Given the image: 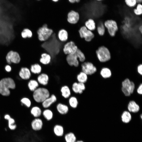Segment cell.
<instances>
[{
    "mask_svg": "<svg viewBox=\"0 0 142 142\" xmlns=\"http://www.w3.org/2000/svg\"><path fill=\"white\" fill-rule=\"evenodd\" d=\"M66 60L68 64L70 66L77 67L79 65V62L78 58L75 53L67 55Z\"/></svg>",
    "mask_w": 142,
    "mask_h": 142,
    "instance_id": "7c38bea8",
    "label": "cell"
},
{
    "mask_svg": "<svg viewBox=\"0 0 142 142\" xmlns=\"http://www.w3.org/2000/svg\"><path fill=\"white\" fill-rule=\"evenodd\" d=\"M80 14L78 11L74 9L69 10L67 14V21L69 23L75 24L79 21Z\"/></svg>",
    "mask_w": 142,
    "mask_h": 142,
    "instance_id": "30bf717a",
    "label": "cell"
},
{
    "mask_svg": "<svg viewBox=\"0 0 142 142\" xmlns=\"http://www.w3.org/2000/svg\"><path fill=\"white\" fill-rule=\"evenodd\" d=\"M16 87L14 80L10 77L3 78L0 80V94L8 96L10 94V89H14Z\"/></svg>",
    "mask_w": 142,
    "mask_h": 142,
    "instance_id": "7a4b0ae2",
    "label": "cell"
},
{
    "mask_svg": "<svg viewBox=\"0 0 142 142\" xmlns=\"http://www.w3.org/2000/svg\"><path fill=\"white\" fill-rule=\"evenodd\" d=\"M124 2L128 7L131 8H134L138 3L136 0H124Z\"/></svg>",
    "mask_w": 142,
    "mask_h": 142,
    "instance_id": "8d00e7d4",
    "label": "cell"
},
{
    "mask_svg": "<svg viewBox=\"0 0 142 142\" xmlns=\"http://www.w3.org/2000/svg\"><path fill=\"white\" fill-rule=\"evenodd\" d=\"M104 24L110 35L112 37L115 36L118 29L116 22L112 19H108L104 22Z\"/></svg>",
    "mask_w": 142,
    "mask_h": 142,
    "instance_id": "8992f818",
    "label": "cell"
},
{
    "mask_svg": "<svg viewBox=\"0 0 142 142\" xmlns=\"http://www.w3.org/2000/svg\"><path fill=\"white\" fill-rule=\"evenodd\" d=\"M53 2L55 3H56L58 2L60 0H51Z\"/></svg>",
    "mask_w": 142,
    "mask_h": 142,
    "instance_id": "f907efd6",
    "label": "cell"
},
{
    "mask_svg": "<svg viewBox=\"0 0 142 142\" xmlns=\"http://www.w3.org/2000/svg\"><path fill=\"white\" fill-rule=\"evenodd\" d=\"M76 78L77 82L85 83L88 80V75L81 71L77 74Z\"/></svg>",
    "mask_w": 142,
    "mask_h": 142,
    "instance_id": "f1b7e54d",
    "label": "cell"
},
{
    "mask_svg": "<svg viewBox=\"0 0 142 142\" xmlns=\"http://www.w3.org/2000/svg\"><path fill=\"white\" fill-rule=\"evenodd\" d=\"M140 117H141V118L142 119V115L141 114V115H140Z\"/></svg>",
    "mask_w": 142,
    "mask_h": 142,
    "instance_id": "9f6ffc18",
    "label": "cell"
},
{
    "mask_svg": "<svg viewBox=\"0 0 142 142\" xmlns=\"http://www.w3.org/2000/svg\"><path fill=\"white\" fill-rule=\"evenodd\" d=\"M67 42L60 41L58 38V35L53 32L48 40L43 42L41 46L47 53L50 55L52 58L59 53Z\"/></svg>",
    "mask_w": 142,
    "mask_h": 142,
    "instance_id": "6da1fadb",
    "label": "cell"
},
{
    "mask_svg": "<svg viewBox=\"0 0 142 142\" xmlns=\"http://www.w3.org/2000/svg\"><path fill=\"white\" fill-rule=\"evenodd\" d=\"M57 111L60 114L65 115L67 114L69 112V109L68 106L64 104L59 103L56 106Z\"/></svg>",
    "mask_w": 142,
    "mask_h": 142,
    "instance_id": "e0dca14e",
    "label": "cell"
},
{
    "mask_svg": "<svg viewBox=\"0 0 142 142\" xmlns=\"http://www.w3.org/2000/svg\"><path fill=\"white\" fill-rule=\"evenodd\" d=\"M78 49L74 42L70 41L67 42L64 45L63 51L66 55L74 54Z\"/></svg>",
    "mask_w": 142,
    "mask_h": 142,
    "instance_id": "8fae6325",
    "label": "cell"
},
{
    "mask_svg": "<svg viewBox=\"0 0 142 142\" xmlns=\"http://www.w3.org/2000/svg\"><path fill=\"white\" fill-rule=\"evenodd\" d=\"M128 111L130 113H136L140 110L139 105L134 101H130L127 105Z\"/></svg>",
    "mask_w": 142,
    "mask_h": 142,
    "instance_id": "ac0fdd59",
    "label": "cell"
},
{
    "mask_svg": "<svg viewBox=\"0 0 142 142\" xmlns=\"http://www.w3.org/2000/svg\"><path fill=\"white\" fill-rule=\"evenodd\" d=\"M5 70L8 72H10L12 70V67L9 64L6 65L4 67Z\"/></svg>",
    "mask_w": 142,
    "mask_h": 142,
    "instance_id": "f6af8a7d",
    "label": "cell"
},
{
    "mask_svg": "<svg viewBox=\"0 0 142 142\" xmlns=\"http://www.w3.org/2000/svg\"><path fill=\"white\" fill-rule=\"evenodd\" d=\"M58 38L61 42H67L68 38V34L67 31L64 29H60L58 33Z\"/></svg>",
    "mask_w": 142,
    "mask_h": 142,
    "instance_id": "d4e9b609",
    "label": "cell"
},
{
    "mask_svg": "<svg viewBox=\"0 0 142 142\" xmlns=\"http://www.w3.org/2000/svg\"><path fill=\"white\" fill-rule=\"evenodd\" d=\"M50 95L49 90L47 88L44 87H38L33 92V97L36 102L42 103Z\"/></svg>",
    "mask_w": 142,
    "mask_h": 142,
    "instance_id": "3957f363",
    "label": "cell"
},
{
    "mask_svg": "<svg viewBox=\"0 0 142 142\" xmlns=\"http://www.w3.org/2000/svg\"><path fill=\"white\" fill-rule=\"evenodd\" d=\"M78 83L80 90V91L79 92V94H81L83 93V91L85 89V83Z\"/></svg>",
    "mask_w": 142,
    "mask_h": 142,
    "instance_id": "b9f144b4",
    "label": "cell"
},
{
    "mask_svg": "<svg viewBox=\"0 0 142 142\" xmlns=\"http://www.w3.org/2000/svg\"><path fill=\"white\" fill-rule=\"evenodd\" d=\"M138 29L140 32L141 34L142 33V26L141 25L138 28Z\"/></svg>",
    "mask_w": 142,
    "mask_h": 142,
    "instance_id": "681fc988",
    "label": "cell"
},
{
    "mask_svg": "<svg viewBox=\"0 0 142 142\" xmlns=\"http://www.w3.org/2000/svg\"><path fill=\"white\" fill-rule=\"evenodd\" d=\"M81 71L88 75L94 74L97 71V68L93 64L90 62L85 61L80 63Z\"/></svg>",
    "mask_w": 142,
    "mask_h": 142,
    "instance_id": "52a82bcc",
    "label": "cell"
},
{
    "mask_svg": "<svg viewBox=\"0 0 142 142\" xmlns=\"http://www.w3.org/2000/svg\"><path fill=\"white\" fill-rule=\"evenodd\" d=\"M53 131L55 135L58 137H62L64 135V129L60 125H55L53 128Z\"/></svg>",
    "mask_w": 142,
    "mask_h": 142,
    "instance_id": "603a6c76",
    "label": "cell"
},
{
    "mask_svg": "<svg viewBox=\"0 0 142 142\" xmlns=\"http://www.w3.org/2000/svg\"><path fill=\"white\" fill-rule=\"evenodd\" d=\"M75 53L77 56L80 62L83 63L85 61V55L80 49H78Z\"/></svg>",
    "mask_w": 142,
    "mask_h": 142,
    "instance_id": "d590c367",
    "label": "cell"
},
{
    "mask_svg": "<svg viewBox=\"0 0 142 142\" xmlns=\"http://www.w3.org/2000/svg\"><path fill=\"white\" fill-rule=\"evenodd\" d=\"M36 0L37 1H41V0Z\"/></svg>",
    "mask_w": 142,
    "mask_h": 142,
    "instance_id": "6f0895ef",
    "label": "cell"
},
{
    "mask_svg": "<svg viewBox=\"0 0 142 142\" xmlns=\"http://www.w3.org/2000/svg\"><path fill=\"white\" fill-rule=\"evenodd\" d=\"M81 0H68V2L71 4H74L75 3H79Z\"/></svg>",
    "mask_w": 142,
    "mask_h": 142,
    "instance_id": "c3c4849f",
    "label": "cell"
},
{
    "mask_svg": "<svg viewBox=\"0 0 142 142\" xmlns=\"http://www.w3.org/2000/svg\"><path fill=\"white\" fill-rule=\"evenodd\" d=\"M101 77L104 79L110 78L112 75V72L110 69L108 68L104 67L102 68L100 72Z\"/></svg>",
    "mask_w": 142,
    "mask_h": 142,
    "instance_id": "4316f807",
    "label": "cell"
},
{
    "mask_svg": "<svg viewBox=\"0 0 142 142\" xmlns=\"http://www.w3.org/2000/svg\"><path fill=\"white\" fill-rule=\"evenodd\" d=\"M51 57L50 55L47 53H43L41 55V58L39 59V62L43 65H47L50 63Z\"/></svg>",
    "mask_w": 142,
    "mask_h": 142,
    "instance_id": "ffe728a7",
    "label": "cell"
},
{
    "mask_svg": "<svg viewBox=\"0 0 142 142\" xmlns=\"http://www.w3.org/2000/svg\"><path fill=\"white\" fill-rule=\"evenodd\" d=\"M121 118L123 122L125 123H129L132 118L131 113L128 111H124L121 114Z\"/></svg>",
    "mask_w": 142,
    "mask_h": 142,
    "instance_id": "83f0119b",
    "label": "cell"
},
{
    "mask_svg": "<svg viewBox=\"0 0 142 142\" xmlns=\"http://www.w3.org/2000/svg\"><path fill=\"white\" fill-rule=\"evenodd\" d=\"M133 12L137 16L141 15L142 14V5L141 3H138L136 6L133 8Z\"/></svg>",
    "mask_w": 142,
    "mask_h": 142,
    "instance_id": "e575fe53",
    "label": "cell"
},
{
    "mask_svg": "<svg viewBox=\"0 0 142 142\" xmlns=\"http://www.w3.org/2000/svg\"><path fill=\"white\" fill-rule=\"evenodd\" d=\"M20 102L22 105H24L27 108H29L31 105V100L27 97H23L22 98Z\"/></svg>",
    "mask_w": 142,
    "mask_h": 142,
    "instance_id": "f35d334b",
    "label": "cell"
},
{
    "mask_svg": "<svg viewBox=\"0 0 142 142\" xmlns=\"http://www.w3.org/2000/svg\"><path fill=\"white\" fill-rule=\"evenodd\" d=\"M64 135L66 142H75L77 141V138L75 135L72 132H69Z\"/></svg>",
    "mask_w": 142,
    "mask_h": 142,
    "instance_id": "4dcf8cb0",
    "label": "cell"
},
{
    "mask_svg": "<svg viewBox=\"0 0 142 142\" xmlns=\"http://www.w3.org/2000/svg\"><path fill=\"white\" fill-rule=\"evenodd\" d=\"M37 79L39 84L43 86H45L48 83L49 77L47 73L45 72L41 73L39 74Z\"/></svg>",
    "mask_w": 142,
    "mask_h": 142,
    "instance_id": "2e32d148",
    "label": "cell"
},
{
    "mask_svg": "<svg viewBox=\"0 0 142 142\" xmlns=\"http://www.w3.org/2000/svg\"><path fill=\"white\" fill-rule=\"evenodd\" d=\"M84 26L88 30L92 31L94 30L96 28L95 22L91 18L88 19L85 21Z\"/></svg>",
    "mask_w": 142,
    "mask_h": 142,
    "instance_id": "484cf974",
    "label": "cell"
},
{
    "mask_svg": "<svg viewBox=\"0 0 142 142\" xmlns=\"http://www.w3.org/2000/svg\"><path fill=\"white\" fill-rule=\"evenodd\" d=\"M137 71L138 73L140 75H142V64H139L137 67Z\"/></svg>",
    "mask_w": 142,
    "mask_h": 142,
    "instance_id": "bcb514c9",
    "label": "cell"
},
{
    "mask_svg": "<svg viewBox=\"0 0 142 142\" xmlns=\"http://www.w3.org/2000/svg\"><path fill=\"white\" fill-rule=\"evenodd\" d=\"M75 142H84L83 140H77V141Z\"/></svg>",
    "mask_w": 142,
    "mask_h": 142,
    "instance_id": "f5cc1de1",
    "label": "cell"
},
{
    "mask_svg": "<svg viewBox=\"0 0 142 142\" xmlns=\"http://www.w3.org/2000/svg\"><path fill=\"white\" fill-rule=\"evenodd\" d=\"M137 92L139 95L142 94V84L141 83L139 86L136 90Z\"/></svg>",
    "mask_w": 142,
    "mask_h": 142,
    "instance_id": "7dc6e473",
    "label": "cell"
},
{
    "mask_svg": "<svg viewBox=\"0 0 142 142\" xmlns=\"http://www.w3.org/2000/svg\"><path fill=\"white\" fill-rule=\"evenodd\" d=\"M105 27L103 23H101L97 26V30L98 34L100 36H103L105 32Z\"/></svg>",
    "mask_w": 142,
    "mask_h": 142,
    "instance_id": "74e56055",
    "label": "cell"
},
{
    "mask_svg": "<svg viewBox=\"0 0 142 142\" xmlns=\"http://www.w3.org/2000/svg\"><path fill=\"white\" fill-rule=\"evenodd\" d=\"M42 110L39 106H34L31 108L30 113L34 118H39L42 115Z\"/></svg>",
    "mask_w": 142,
    "mask_h": 142,
    "instance_id": "7402d4cb",
    "label": "cell"
},
{
    "mask_svg": "<svg viewBox=\"0 0 142 142\" xmlns=\"http://www.w3.org/2000/svg\"><path fill=\"white\" fill-rule=\"evenodd\" d=\"M6 59L8 64L10 65L12 63L18 64L21 61V57L19 54L13 50L9 51L7 54Z\"/></svg>",
    "mask_w": 142,
    "mask_h": 142,
    "instance_id": "ba28073f",
    "label": "cell"
},
{
    "mask_svg": "<svg viewBox=\"0 0 142 142\" xmlns=\"http://www.w3.org/2000/svg\"><path fill=\"white\" fill-rule=\"evenodd\" d=\"M57 113H58V112H57V113H54V114H57ZM52 120L54 122V123L55 124V125H56V124H55V123L54 121V120L52 119Z\"/></svg>",
    "mask_w": 142,
    "mask_h": 142,
    "instance_id": "11a10c76",
    "label": "cell"
},
{
    "mask_svg": "<svg viewBox=\"0 0 142 142\" xmlns=\"http://www.w3.org/2000/svg\"><path fill=\"white\" fill-rule=\"evenodd\" d=\"M32 31L27 28L24 29L21 32V35L22 37L24 39L31 38L32 36Z\"/></svg>",
    "mask_w": 142,
    "mask_h": 142,
    "instance_id": "836d02e7",
    "label": "cell"
},
{
    "mask_svg": "<svg viewBox=\"0 0 142 142\" xmlns=\"http://www.w3.org/2000/svg\"><path fill=\"white\" fill-rule=\"evenodd\" d=\"M121 90L124 94L126 96L129 97L131 94L129 90L127 88L122 87Z\"/></svg>",
    "mask_w": 142,
    "mask_h": 142,
    "instance_id": "7bdbcfd3",
    "label": "cell"
},
{
    "mask_svg": "<svg viewBox=\"0 0 142 142\" xmlns=\"http://www.w3.org/2000/svg\"><path fill=\"white\" fill-rule=\"evenodd\" d=\"M68 103L70 106L75 109L77 108L78 106V101L76 97L74 96H72L69 98Z\"/></svg>",
    "mask_w": 142,
    "mask_h": 142,
    "instance_id": "1f68e13d",
    "label": "cell"
},
{
    "mask_svg": "<svg viewBox=\"0 0 142 142\" xmlns=\"http://www.w3.org/2000/svg\"><path fill=\"white\" fill-rule=\"evenodd\" d=\"M29 69L31 73L38 75L42 73V70L41 66L38 63L32 64Z\"/></svg>",
    "mask_w": 142,
    "mask_h": 142,
    "instance_id": "cb8c5ba5",
    "label": "cell"
},
{
    "mask_svg": "<svg viewBox=\"0 0 142 142\" xmlns=\"http://www.w3.org/2000/svg\"><path fill=\"white\" fill-rule=\"evenodd\" d=\"M19 75L22 79L27 80L31 78V73L29 68L26 67H22L20 68L19 70Z\"/></svg>",
    "mask_w": 142,
    "mask_h": 142,
    "instance_id": "9a60e30c",
    "label": "cell"
},
{
    "mask_svg": "<svg viewBox=\"0 0 142 142\" xmlns=\"http://www.w3.org/2000/svg\"></svg>",
    "mask_w": 142,
    "mask_h": 142,
    "instance_id": "680465c9",
    "label": "cell"
},
{
    "mask_svg": "<svg viewBox=\"0 0 142 142\" xmlns=\"http://www.w3.org/2000/svg\"><path fill=\"white\" fill-rule=\"evenodd\" d=\"M31 125L33 130L36 131H39L42 128L43 121L40 118H34L31 121Z\"/></svg>",
    "mask_w": 142,
    "mask_h": 142,
    "instance_id": "4fadbf2b",
    "label": "cell"
},
{
    "mask_svg": "<svg viewBox=\"0 0 142 142\" xmlns=\"http://www.w3.org/2000/svg\"><path fill=\"white\" fill-rule=\"evenodd\" d=\"M42 116L46 120L50 121L53 118V111L49 108L45 109L42 111Z\"/></svg>",
    "mask_w": 142,
    "mask_h": 142,
    "instance_id": "44dd1931",
    "label": "cell"
},
{
    "mask_svg": "<svg viewBox=\"0 0 142 142\" xmlns=\"http://www.w3.org/2000/svg\"><path fill=\"white\" fill-rule=\"evenodd\" d=\"M135 85L134 83L131 81L130 84L129 88V90L131 94H133L135 89Z\"/></svg>",
    "mask_w": 142,
    "mask_h": 142,
    "instance_id": "ee69618b",
    "label": "cell"
},
{
    "mask_svg": "<svg viewBox=\"0 0 142 142\" xmlns=\"http://www.w3.org/2000/svg\"><path fill=\"white\" fill-rule=\"evenodd\" d=\"M138 3H141L142 0H136Z\"/></svg>",
    "mask_w": 142,
    "mask_h": 142,
    "instance_id": "816d5d0a",
    "label": "cell"
},
{
    "mask_svg": "<svg viewBox=\"0 0 142 142\" xmlns=\"http://www.w3.org/2000/svg\"><path fill=\"white\" fill-rule=\"evenodd\" d=\"M131 81L128 78L125 79L122 82V87L127 88L128 89L130 84Z\"/></svg>",
    "mask_w": 142,
    "mask_h": 142,
    "instance_id": "60d3db41",
    "label": "cell"
},
{
    "mask_svg": "<svg viewBox=\"0 0 142 142\" xmlns=\"http://www.w3.org/2000/svg\"><path fill=\"white\" fill-rule=\"evenodd\" d=\"M72 89L74 93L79 94L80 90L78 82H75L73 83L72 86Z\"/></svg>",
    "mask_w": 142,
    "mask_h": 142,
    "instance_id": "ab89813d",
    "label": "cell"
},
{
    "mask_svg": "<svg viewBox=\"0 0 142 142\" xmlns=\"http://www.w3.org/2000/svg\"><path fill=\"white\" fill-rule=\"evenodd\" d=\"M97 58L101 62H105L109 60L111 58V54L109 49L104 46L99 47L96 51Z\"/></svg>",
    "mask_w": 142,
    "mask_h": 142,
    "instance_id": "5b68a950",
    "label": "cell"
},
{
    "mask_svg": "<svg viewBox=\"0 0 142 142\" xmlns=\"http://www.w3.org/2000/svg\"><path fill=\"white\" fill-rule=\"evenodd\" d=\"M60 92L62 96L65 99L69 98L71 96V90L69 87L67 85H64L61 87Z\"/></svg>",
    "mask_w": 142,
    "mask_h": 142,
    "instance_id": "d6986e66",
    "label": "cell"
},
{
    "mask_svg": "<svg viewBox=\"0 0 142 142\" xmlns=\"http://www.w3.org/2000/svg\"><path fill=\"white\" fill-rule=\"evenodd\" d=\"M78 32L80 37L82 38H84L87 42H91L94 37L93 32L87 29L85 26L81 27Z\"/></svg>",
    "mask_w": 142,
    "mask_h": 142,
    "instance_id": "9c48e42d",
    "label": "cell"
},
{
    "mask_svg": "<svg viewBox=\"0 0 142 142\" xmlns=\"http://www.w3.org/2000/svg\"><path fill=\"white\" fill-rule=\"evenodd\" d=\"M39 83L37 80H30L28 83V87L30 91L33 92L39 87Z\"/></svg>",
    "mask_w": 142,
    "mask_h": 142,
    "instance_id": "f546056e",
    "label": "cell"
},
{
    "mask_svg": "<svg viewBox=\"0 0 142 142\" xmlns=\"http://www.w3.org/2000/svg\"><path fill=\"white\" fill-rule=\"evenodd\" d=\"M39 40L42 42H45L48 40L53 33V30L48 27L47 24H44L39 28L37 31Z\"/></svg>",
    "mask_w": 142,
    "mask_h": 142,
    "instance_id": "277c9868",
    "label": "cell"
},
{
    "mask_svg": "<svg viewBox=\"0 0 142 142\" xmlns=\"http://www.w3.org/2000/svg\"><path fill=\"white\" fill-rule=\"evenodd\" d=\"M57 100L56 96L54 94L50 95V96L46 98L42 103V106L45 109L49 108L53 103Z\"/></svg>",
    "mask_w": 142,
    "mask_h": 142,
    "instance_id": "5bb4252c",
    "label": "cell"
},
{
    "mask_svg": "<svg viewBox=\"0 0 142 142\" xmlns=\"http://www.w3.org/2000/svg\"><path fill=\"white\" fill-rule=\"evenodd\" d=\"M7 121L8 127L10 130H13L16 129L17 126L16 124L15 120L11 116Z\"/></svg>",
    "mask_w": 142,
    "mask_h": 142,
    "instance_id": "d6a6232c",
    "label": "cell"
},
{
    "mask_svg": "<svg viewBox=\"0 0 142 142\" xmlns=\"http://www.w3.org/2000/svg\"><path fill=\"white\" fill-rule=\"evenodd\" d=\"M95 0L97 2H101V1H103L104 0Z\"/></svg>",
    "mask_w": 142,
    "mask_h": 142,
    "instance_id": "db71d44e",
    "label": "cell"
}]
</instances>
